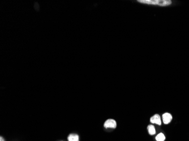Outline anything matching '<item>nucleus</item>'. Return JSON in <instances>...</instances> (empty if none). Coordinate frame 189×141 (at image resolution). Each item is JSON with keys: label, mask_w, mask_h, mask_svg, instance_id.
<instances>
[{"label": "nucleus", "mask_w": 189, "mask_h": 141, "mask_svg": "<svg viewBox=\"0 0 189 141\" xmlns=\"http://www.w3.org/2000/svg\"><path fill=\"white\" fill-rule=\"evenodd\" d=\"M138 2L143 4L157 5L161 6H168L172 4V1L169 0H139Z\"/></svg>", "instance_id": "nucleus-1"}, {"label": "nucleus", "mask_w": 189, "mask_h": 141, "mask_svg": "<svg viewBox=\"0 0 189 141\" xmlns=\"http://www.w3.org/2000/svg\"><path fill=\"white\" fill-rule=\"evenodd\" d=\"M104 126L105 128L114 129L117 126V123L113 119H108L105 122Z\"/></svg>", "instance_id": "nucleus-2"}, {"label": "nucleus", "mask_w": 189, "mask_h": 141, "mask_svg": "<svg viewBox=\"0 0 189 141\" xmlns=\"http://www.w3.org/2000/svg\"><path fill=\"white\" fill-rule=\"evenodd\" d=\"M150 121L152 124H157L158 125H161V124L160 116L158 114H156V115L152 116L150 119Z\"/></svg>", "instance_id": "nucleus-3"}, {"label": "nucleus", "mask_w": 189, "mask_h": 141, "mask_svg": "<svg viewBox=\"0 0 189 141\" xmlns=\"http://www.w3.org/2000/svg\"><path fill=\"white\" fill-rule=\"evenodd\" d=\"M172 120V116L169 113H165L162 115V120L165 124H168L171 122Z\"/></svg>", "instance_id": "nucleus-4"}, {"label": "nucleus", "mask_w": 189, "mask_h": 141, "mask_svg": "<svg viewBox=\"0 0 189 141\" xmlns=\"http://www.w3.org/2000/svg\"><path fill=\"white\" fill-rule=\"evenodd\" d=\"M68 139L69 141H79V136L77 134H70Z\"/></svg>", "instance_id": "nucleus-5"}, {"label": "nucleus", "mask_w": 189, "mask_h": 141, "mask_svg": "<svg viewBox=\"0 0 189 141\" xmlns=\"http://www.w3.org/2000/svg\"><path fill=\"white\" fill-rule=\"evenodd\" d=\"M147 129L148 130V133L150 135H154L156 133V130L155 129V126L153 125H150L147 127Z\"/></svg>", "instance_id": "nucleus-6"}, {"label": "nucleus", "mask_w": 189, "mask_h": 141, "mask_svg": "<svg viewBox=\"0 0 189 141\" xmlns=\"http://www.w3.org/2000/svg\"><path fill=\"white\" fill-rule=\"evenodd\" d=\"M165 139V137L163 133H160L156 137V140L157 141H164Z\"/></svg>", "instance_id": "nucleus-7"}, {"label": "nucleus", "mask_w": 189, "mask_h": 141, "mask_svg": "<svg viewBox=\"0 0 189 141\" xmlns=\"http://www.w3.org/2000/svg\"><path fill=\"white\" fill-rule=\"evenodd\" d=\"M0 141H5V139L2 137H0Z\"/></svg>", "instance_id": "nucleus-8"}]
</instances>
